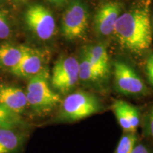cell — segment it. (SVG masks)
<instances>
[{
	"label": "cell",
	"mask_w": 153,
	"mask_h": 153,
	"mask_svg": "<svg viewBox=\"0 0 153 153\" xmlns=\"http://www.w3.org/2000/svg\"><path fill=\"white\" fill-rule=\"evenodd\" d=\"M150 16V10L145 6L120 14L113 32L120 45L136 53L150 48L152 41Z\"/></svg>",
	"instance_id": "obj_1"
},
{
	"label": "cell",
	"mask_w": 153,
	"mask_h": 153,
	"mask_svg": "<svg viewBox=\"0 0 153 153\" xmlns=\"http://www.w3.org/2000/svg\"><path fill=\"white\" fill-rule=\"evenodd\" d=\"M49 71L47 68L29 79L26 92L28 106L39 114H48L60 106V95L49 85Z\"/></svg>",
	"instance_id": "obj_2"
},
{
	"label": "cell",
	"mask_w": 153,
	"mask_h": 153,
	"mask_svg": "<svg viewBox=\"0 0 153 153\" xmlns=\"http://www.w3.org/2000/svg\"><path fill=\"white\" fill-rule=\"evenodd\" d=\"M103 109L99 99L92 94L76 91L68 94L60 104L56 120L75 122L98 114Z\"/></svg>",
	"instance_id": "obj_3"
},
{
	"label": "cell",
	"mask_w": 153,
	"mask_h": 153,
	"mask_svg": "<svg viewBox=\"0 0 153 153\" xmlns=\"http://www.w3.org/2000/svg\"><path fill=\"white\" fill-rule=\"evenodd\" d=\"M89 11L82 0H72L65 10L61 20V32L69 41L82 38L89 24Z\"/></svg>",
	"instance_id": "obj_4"
},
{
	"label": "cell",
	"mask_w": 153,
	"mask_h": 153,
	"mask_svg": "<svg viewBox=\"0 0 153 153\" xmlns=\"http://www.w3.org/2000/svg\"><path fill=\"white\" fill-rule=\"evenodd\" d=\"M24 22L30 31L43 41L49 40L55 33L54 16L49 9L41 4H33L27 7L24 13Z\"/></svg>",
	"instance_id": "obj_5"
},
{
	"label": "cell",
	"mask_w": 153,
	"mask_h": 153,
	"mask_svg": "<svg viewBox=\"0 0 153 153\" xmlns=\"http://www.w3.org/2000/svg\"><path fill=\"white\" fill-rule=\"evenodd\" d=\"M79 80V61L72 56L59 59L53 68L51 83L62 94L72 90Z\"/></svg>",
	"instance_id": "obj_6"
},
{
	"label": "cell",
	"mask_w": 153,
	"mask_h": 153,
	"mask_svg": "<svg viewBox=\"0 0 153 153\" xmlns=\"http://www.w3.org/2000/svg\"><path fill=\"white\" fill-rule=\"evenodd\" d=\"M115 85L119 92L126 95L144 94L147 87L131 67L125 62L114 63Z\"/></svg>",
	"instance_id": "obj_7"
},
{
	"label": "cell",
	"mask_w": 153,
	"mask_h": 153,
	"mask_svg": "<svg viewBox=\"0 0 153 153\" xmlns=\"http://www.w3.org/2000/svg\"><path fill=\"white\" fill-rule=\"evenodd\" d=\"M46 56L41 51L28 47L20 63L9 72L13 75L30 79L45 68Z\"/></svg>",
	"instance_id": "obj_8"
},
{
	"label": "cell",
	"mask_w": 153,
	"mask_h": 153,
	"mask_svg": "<svg viewBox=\"0 0 153 153\" xmlns=\"http://www.w3.org/2000/svg\"><path fill=\"white\" fill-rule=\"evenodd\" d=\"M121 11L122 6L118 2L111 1L101 6L94 16V28L97 33L103 36L113 33Z\"/></svg>",
	"instance_id": "obj_9"
},
{
	"label": "cell",
	"mask_w": 153,
	"mask_h": 153,
	"mask_svg": "<svg viewBox=\"0 0 153 153\" xmlns=\"http://www.w3.org/2000/svg\"><path fill=\"white\" fill-rule=\"evenodd\" d=\"M0 104L22 116L28 106L26 92L16 86L0 84Z\"/></svg>",
	"instance_id": "obj_10"
},
{
	"label": "cell",
	"mask_w": 153,
	"mask_h": 153,
	"mask_svg": "<svg viewBox=\"0 0 153 153\" xmlns=\"http://www.w3.org/2000/svg\"><path fill=\"white\" fill-rule=\"evenodd\" d=\"M28 46L10 43L0 45V68L9 72L18 65L27 51Z\"/></svg>",
	"instance_id": "obj_11"
},
{
	"label": "cell",
	"mask_w": 153,
	"mask_h": 153,
	"mask_svg": "<svg viewBox=\"0 0 153 153\" xmlns=\"http://www.w3.org/2000/svg\"><path fill=\"white\" fill-rule=\"evenodd\" d=\"M25 135L17 129L0 128V153H16L22 148Z\"/></svg>",
	"instance_id": "obj_12"
},
{
	"label": "cell",
	"mask_w": 153,
	"mask_h": 153,
	"mask_svg": "<svg viewBox=\"0 0 153 153\" xmlns=\"http://www.w3.org/2000/svg\"><path fill=\"white\" fill-rule=\"evenodd\" d=\"M84 55L103 76H105L108 74L109 59L104 46L97 45L88 47L85 51Z\"/></svg>",
	"instance_id": "obj_13"
},
{
	"label": "cell",
	"mask_w": 153,
	"mask_h": 153,
	"mask_svg": "<svg viewBox=\"0 0 153 153\" xmlns=\"http://www.w3.org/2000/svg\"><path fill=\"white\" fill-rule=\"evenodd\" d=\"M24 124L21 115L0 104V128L18 129Z\"/></svg>",
	"instance_id": "obj_14"
},
{
	"label": "cell",
	"mask_w": 153,
	"mask_h": 153,
	"mask_svg": "<svg viewBox=\"0 0 153 153\" xmlns=\"http://www.w3.org/2000/svg\"><path fill=\"white\" fill-rule=\"evenodd\" d=\"M104 77L83 55L79 62V79L86 82H95Z\"/></svg>",
	"instance_id": "obj_15"
},
{
	"label": "cell",
	"mask_w": 153,
	"mask_h": 153,
	"mask_svg": "<svg viewBox=\"0 0 153 153\" xmlns=\"http://www.w3.org/2000/svg\"><path fill=\"white\" fill-rule=\"evenodd\" d=\"M137 143V137L134 132H126L120 137L114 153H131Z\"/></svg>",
	"instance_id": "obj_16"
},
{
	"label": "cell",
	"mask_w": 153,
	"mask_h": 153,
	"mask_svg": "<svg viewBox=\"0 0 153 153\" xmlns=\"http://www.w3.org/2000/svg\"><path fill=\"white\" fill-rule=\"evenodd\" d=\"M111 108L118 123L122 129L125 132H134L122 107L121 100H115L113 103Z\"/></svg>",
	"instance_id": "obj_17"
},
{
	"label": "cell",
	"mask_w": 153,
	"mask_h": 153,
	"mask_svg": "<svg viewBox=\"0 0 153 153\" xmlns=\"http://www.w3.org/2000/svg\"><path fill=\"white\" fill-rule=\"evenodd\" d=\"M121 105L125 114L126 115V117L131 124L132 129L135 132L140 122V116L139 111L136 107L128 104L125 101L121 100Z\"/></svg>",
	"instance_id": "obj_18"
},
{
	"label": "cell",
	"mask_w": 153,
	"mask_h": 153,
	"mask_svg": "<svg viewBox=\"0 0 153 153\" xmlns=\"http://www.w3.org/2000/svg\"><path fill=\"white\" fill-rule=\"evenodd\" d=\"M12 34V24L8 11L0 9V40L9 38Z\"/></svg>",
	"instance_id": "obj_19"
},
{
	"label": "cell",
	"mask_w": 153,
	"mask_h": 153,
	"mask_svg": "<svg viewBox=\"0 0 153 153\" xmlns=\"http://www.w3.org/2000/svg\"><path fill=\"white\" fill-rule=\"evenodd\" d=\"M145 131L153 140V107L150 108L145 118Z\"/></svg>",
	"instance_id": "obj_20"
},
{
	"label": "cell",
	"mask_w": 153,
	"mask_h": 153,
	"mask_svg": "<svg viewBox=\"0 0 153 153\" xmlns=\"http://www.w3.org/2000/svg\"><path fill=\"white\" fill-rule=\"evenodd\" d=\"M131 153H151L149 149L145 145L141 143H136Z\"/></svg>",
	"instance_id": "obj_21"
},
{
	"label": "cell",
	"mask_w": 153,
	"mask_h": 153,
	"mask_svg": "<svg viewBox=\"0 0 153 153\" xmlns=\"http://www.w3.org/2000/svg\"><path fill=\"white\" fill-rule=\"evenodd\" d=\"M145 69H146L147 74L151 73L153 72V54L151 55L147 60Z\"/></svg>",
	"instance_id": "obj_22"
},
{
	"label": "cell",
	"mask_w": 153,
	"mask_h": 153,
	"mask_svg": "<svg viewBox=\"0 0 153 153\" xmlns=\"http://www.w3.org/2000/svg\"><path fill=\"white\" fill-rule=\"evenodd\" d=\"M45 1L51 4L56 6V7H60V6L65 4L68 0H45Z\"/></svg>",
	"instance_id": "obj_23"
},
{
	"label": "cell",
	"mask_w": 153,
	"mask_h": 153,
	"mask_svg": "<svg viewBox=\"0 0 153 153\" xmlns=\"http://www.w3.org/2000/svg\"><path fill=\"white\" fill-rule=\"evenodd\" d=\"M147 76H148V79L149 83H150V85L153 87V72H151V73L147 74Z\"/></svg>",
	"instance_id": "obj_24"
},
{
	"label": "cell",
	"mask_w": 153,
	"mask_h": 153,
	"mask_svg": "<svg viewBox=\"0 0 153 153\" xmlns=\"http://www.w3.org/2000/svg\"><path fill=\"white\" fill-rule=\"evenodd\" d=\"M14 3L17 4H24L27 2L28 0H12Z\"/></svg>",
	"instance_id": "obj_25"
},
{
	"label": "cell",
	"mask_w": 153,
	"mask_h": 153,
	"mask_svg": "<svg viewBox=\"0 0 153 153\" xmlns=\"http://www.w3.org/2000/svg\"><path fill=\"white\" fill-rule=\"evenodd\" d=\"M1 1H3V0H0V3H1Z\"/></svg>",
	"instance_id": "obj_26"
}]
</instances>
